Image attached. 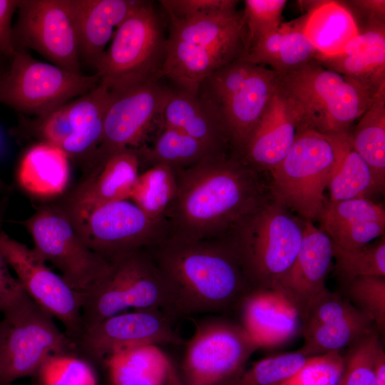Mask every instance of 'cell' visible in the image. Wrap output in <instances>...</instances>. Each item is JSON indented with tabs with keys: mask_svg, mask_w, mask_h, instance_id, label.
<instances>
[{
	"mask_svg": "<svg viewBox=\"0 0 385 385\" xmlns=\"http://www.w3.org/2000/svg\"><path fill=\"white\" fill-rule=\"evenodd\" d=\"M177 193L165 216L173 237L223 239L273 200L269 175L235 153L212 155L177 170Z\"/></svg>",
	"mask_w": 385,
	"mask_h": 385,
	"instance_id": "obj_1",
	"label": "cell"
},
{
	"mask_svg": "<svg viewBox=\"0 0 385 385\" xmlns=\"http://www.w3.org/2000/svg\"><path fill=\"white\" fill-rule=\"evenodd\" d=\"M145 249L166 284L178 318L240 307L253 290L240 257L225 239L168 235Z\"/></svg>",
	"mask_w": 385,
	"mask_h": 385,
	"instance_id": "obj_2",
	"label": "cell"
},
{
	"mask_svg": "<svg viewBox=\"0 0 385 385\" xmlns=\"http://www.w3.org/2000/svg\"><path fill=\"white\" fill-rule=\"evenodd\" d=\"M350 144L349 133L300 128L284 158L269 173L273 200L303 220H317L328 200L325 189Z\"/></svg>",
	"mask_w": 385,
	"mask_h": 385,
	"instance_id": "obj_3",
	"label": "cell"
},
{
	"mask_svg": "<svg viewBox=\"0 0 385 385\" xmlns=\"http://www.w3.org/2000/svg\"><path fill=\"white\" fill-rule=\"evenodd\" d=\"M277 74V85L293 102L302 128L324 134H349L375 96L316 60Z\"/></svg>",
	"mask_w": 385,
	"mask_h": 385,
	"instance_id": "obj_4",
	"label": "cell"
},
{
	"mask_svg": "<svg viewBox=\"0 0 385 385\" xmlns=\"http://www.w3.org/2000/svg\"><path fill=\"white\" fill-rule=\"evenodd\" d=\"M304 221L270 200L225 238L236 251L254 289H273L295 260Z\"/></svg>",
	"mask_w": 385,
	"mask_h": 385,
	"instance_id": "obj_5",
	"label": "cell"
},
{
	"mask_svg": "<svg viewBox=\"0 0 385 385\" xmlns=\"http://www.w3.org/2000/svg\"><path fill=\"white\" fill-rule=\"evenodd\" d=\"M109 263L107 272L82 294L84 329L130 309H158L178 319L166 284L145 248Z\"/></svg>",
	"mask_w": 385,
	"mask_h": 385,
	"instance_id": "obj_6",
	"label": "cell"
},
{
	"mask_svg": "<svg viewBox=\"0 0 385 385\" xmlns=\"http://www.w3.org/2000/svg\"><path fill=\"white\" fill-rule=\"evenodd\" d=\"M277 87L275 71L238 58L210 76L197 95L216 114L241 156Z\"/></svg>",
	"mask_w": 385,
	"mask_h": 385,
	"instance_id": "obj_7",
	"label": "cell"
},
{
	"mask_svg": "<svg viewBox=\"0 0 385 385\" xmlns=\"http://www.w3.org/2000/svg\"><path fill=\"white\" fill-rule=\"evenodd\" d=\"M166 42L152 4L141 1L115 29L96 68L100 81L111 92L158 81Z\"/></svg>",
	"mask_w": 385,
	"mask_h": 385,
	"instance_id": "obj_8",
	"label": "cell"
},
{
	"mask_svg": "<svg viewBox=\"0 0 385 385\" xmlns=\"http://www.w3.org/2000/svg\"><path fill=\"white\" fill-rule=\"evenodd\" d=\"M0 79V103L36 117L45 115L94 88L99 75L71 72L16 49Z\"/></svg>",
	"mask_w": 385,
	"mask_h": 385,
	"instance_id": "obj_9",
	"label": "cell"
},
{
	"mask_svg": "<svg viewBox=\"0 0 385 385\" xmlns=\"http://www.w3.org/2000/svg\"><path fill=\"white\" fill-rule=\"evenodd\" d=\"M3 315L6 332L0 356V385L35 376L51 356L75 353L73 342L59 330L53 317L27 294Z\"/></svg>",
	"mask_w": 385,
	"mask_h": 385,
	"instance_id": "obj_10",
	"label": "cell"
},
{
	"mask_svg": "<svg viewBox=\"0 0 385 385\" xmlns=\"http://www.w3.org/2000/svg\"><path fill=\"white\" fill-rule=\"evenodd\" d=\"M260 348L242 324L207 319L196 324L178 372L184 385H227Z\"/></svg>",
	"mask_w": 385,
	"mask_h": 385,
	"instance_id": "obj_11",
	"label": "cell"
},
{
	"mask_svg": "<svg viewBox=\"0 0 385 385\" xmlns=\"http://www.w3.org/2000/svg\"><path fill=\"white\" fill-rule=\"evenodd\" d=\"M19 223L32 237L36 253L57 268L77 292H86L108 270L109 262L88 247L71 219L56 203L40 207Z\"/></svg>",
	"mask_w": 385,
	"mask_h": 385,
	"instance_id": "obj_12",
	"label": "cell"
},
{
	"mask_svg": "<svg viewBox=\"0 0 385 385\" xmlns=\"http://www.w3.org/2000/svg\"><path fill=\"white\" fill-rule=\"evenodd\" d=\"M68 217L88 247L108 262L148 247L169 235L165 220L150 217L128 200L105 203Z\"/></svg>",
	"mask_w": 385,
	"mask_h": 385,
	"instance_id": "obj_13",
	"label": "cell"
},
{
	"mask_svg": "<svg viewBox=\"0 0 385 385\" xmlns=\"http://www.w3.org/2000/svg\"><path fill=\"white\" fill-rule=\"evenodd\" d=\"M170 92L158 81L111 92L101 141L82 165L83 175L98 168L118 152L141 148L154 123L162 118Z\"/></svg>",
	"mask_w": 385,
	"mask_h": 385,
	"instance_id": "obj_14",
	"label": "cell"
},
{
	"mask_svg": "<svg viewBox=\"0 0 385 385\" xmlns=\"http://www.w3.org/2000/svg\"><path fill=\"white\" fill-rule=\"evenodd\" d=\"M17 10L16 49L29 48L57 66L81 73L78 36L68 0H23Z\"/></svg>",
	"mask_w": 385,
	"mask_h": 385,
	"instance_id": "obj_15",
	"label": "cell"
},
{
	"mask_svg": "<svg viewBox=\"0 0 385 385\" xmlns=\"http://www.w3.org/2000/svg\"><path fill=\"white\" fill-rule=\"evenodd\" d=\"M0 247L26 294L59 320L73 342L84 327L81 319L82 293L53 272L34 250L0 228Z\"/></svg>",
	"mask_w": 385,
	"mask_h": 385,
	"instance_id": "obj_16",
	"label": "cell"
},
{
	"mask_svg": "<svg viewBox=\"0 0 385 385\" xmlns=\"http://www.w3.org/2000/svg\"><path fill=\"white\" fill-rule=\"evenodd\" d=\"M175 319L158 309L127 311L85 328L73 342L75 353L95 365L107 356L145 345L179 344Z\"/></svg>",
	"mask_w": 385,
	"mask_h": 385,
	"instance_id": "obj_17",
	"label": "cell"
},
{
	"mask_svg": "<svg viewBox=\"0 0 385 385\" xmlns=\"http://www.w3.org/2000/svg\"><path fill=\"white\" fill-rule=\"evenodd\" d=\"M301 322L304 343L299 351L309 357L340 351L376 329L346 297L327 288L313 299Z\"/></svg>",
	"mask_w": 385,
	"mask_h": 385,
	"instance_id": "obj_18",
	"label": "cell"
},
{
	"mask_svg": "<svg viewBox=\"0 0 385 385\" xmlns=\"http://www.w3.org/2000/svg\"><path fill=\"white\" fill-rule=\"evenodd\" d=\"M142 168L138 149H125L111 155L56 204L69 217L98 205L129 200Z\"/></svg>",
	"mask_w": 385,
	"mask_h": 385,
	"instance_id": "obj_19",
	"label": "cell"
},
{
	"mask_svg": "<svg viewBox=\"0 0 385 385\" xmlns=\"http://www.w3.org/2000/svg\"><path fill=\"white\" fill-rule=\"evenodd\" d=\"M333 262L332 242L313 221L304 220L302 239L295 260L274 287L303 318L313 299L325 289Z\"/></svg>",
	"mask_w": 385,
	"mask_h": 385,
	"instance_id": "obj_20",
	"label": "cell"
},
{
	"mask_svg": "<svg viewBox=\"0 0 385 385\" xmlns=\"http://www.w3.org/2000/svg\"><path fill=\"white\" fill-rule=\"evenodd\" d=\"M302 126L293 102L277 85L241 158L255 169L269 175L284 158Z\"/></svg>",
	"mask_w": 385,
	"mask_h": 385,
	"instance_id": "obj_21",
	"label": "cell"
},
{
	"mask_svg": "<svg viewBox=\"0 0 385 385\" xmlns=\"http://www.w3.org/2000/svg\"><path fill=\"white\" fill-rule=\"evenodd\" d=\"M327 68L356 82L372 94L385 84V23L367 25L337 55H316Z\"/></svg>",
	"mask_w": 385,
	"mask_h": 385,
	"instance_id": "obj_22",
	"label": "cell"
},
{
	"mask_svg": "<svg viewBox=\"0 0 385 385\" xmlns=\"http://www.w3.org/2000/svg\"><path fill=\"white\" fill-rule=\"evenodd\" d=\"M240 307L241 324L260 348L289 341L302 325L295 308L274 289L252 290Z\"/></svg>",
	"mask_w": 385,
	"mask_h": 385,
	"instance_id": "obj_23",
	"label": "cell"
},
{
	"mask_svg": "<svg viewBox=\"0 0 385 385\" xmlns=\"http://www.w3.org/2000/svg\"><path fill=\"white\" fill-rule=\"evenodd\" d=\"M317 220L332 243L344 248L361 247L384 236L385 210L367 198L328 200Z\"/></svg>",
	"mask_w": 385,
	"mask_h": 385,
	"instance_id": "obj_24",
	"label": "cell"
},
{
	"mask_svg": "<svg viewBox=\"0 0 385 385\" xmlns=\"http://www.w3.org/2000/svg\"><path fill=\"white\" fill-rule=\"evenodd\" d=\"M140 1L68 0L76 21L81 57L96 68L114 29Z\"/></svg>",
	"mask_w": 385,
	"mask_h": 385,
	"instance_id": "obj_25",
	"label": "cell"
},
{
	"mask_svg": "<svg viewBox=\"0 0 385 385\" xmlns=\"http://www.w3.org/2000/svg\"><path fill=\"white\" fill-rule=\"evenodd\" d=\"M70 175V159L66 153L53 145L37 142L22 153L14 178L27 195L49 200L65 193Z\"/></svg>",
	"mask_w": 385,
	"mask_h": 385,
	"instance_id": "obj_26",
	"label": "cell"
},
{
	"mask_svg": "<svg viewBox=\"0 0 385 385\" xmlns=\"http://www.w3.org/2000/svg\"><path fill=\"white\" fill-rule=\"evenodd\" d=\"M161 121L195 138L215 153H235L217 116L197 94L171 91Z\"/></svg>",
	"mask_w": 385,
	"mask_h": 385,
	"instance_id": "obj_27",
	"label": "cell"
},
{
	"mask_svg": "<svg viewBox=\"0 0 385 385\" xmlns=\"http://www.w3.org/2000/svg\"><path fill=\"white\" fill-rule=\"evenodd\" d=\"M238 58L229 51L168 37L161 75L172 80L180 90L197 95L210 76Z\"/></svg>",
	"mask_w": 385,
	"mask_h": 385,
	"instance_id": "obj_28",
	"label": "cell"
},
{
	"mask_svg": "<svg viewBox=\"0 0 385 385\" xmlns=\"http://www.w3.org/2000/svg\"><path fill=\"white\" fill-rule=\"evenodd\" d=\"M302 25L303 16L282 23L240 58L252 63L268 66L277 73L304 66L314 60L317 53L304 34Z\"/></svg>",
	"mask_w": 385,
	"mask_h": 385,
	"instance_id": "obj_29",
	"label": "cell"
},
{
	"mask_svg": "<svg viewBox=\"0 0 385 385\" xmlns=\"http://www.w3.org/2000/svg\"><path fill=\"white\" fill-rule=\"evenodd\" d=\"M111 96V91L100 81L90 91L68 102L73 130L61 148L70 160L79 161L83 165L96 150Z\"/></svg>",
	"mask_w": 385,
	"mask_h": 385,
	"instance_id": "obj_30",
	"label": "cell"
},
{
	"mask_svg": "<svg viewBox=\"0 0 385 385\" xmlns=\"http://www.w3.org/2000/svg\"><path fill=\"white\" fill-rule=\"evenodd\" d=\"M157 345L114 353L93 365L108 385H166L173 361Z\"/></svg>",
	"mask_w": 385,
	"mask_h": 385,
	"instance_id": "obj_31",
	"label": "cell"
},
{
	"mask_svg": "<svg viewBox=\"0 0 385 385\" xmlns=\"http://www.w3.org/2000/svg\"><path fill=\"white\" fill-rule=\"evenodd\" d=\"M302 29L317 55L325 56L342 53L358 34L354 17L341 1H316L303 16Z\"/></svg>",
	"mask_w": 385,
	"mask_h": 385,
	"instance_id": "obj_32",
	"label": "cell"
},
{
	"mask_svg": "<svg viewBox=\"0 0 385 385\" xmlns=\"http://www.w3.org/2000/svg\"><path fill=\"white\" fill-rule=\"evenodd\" d=\"M349 133L353 149L366 161L379 185H385V84Z\"/></svg>",
	"mask_w": 385,
	"mask_h": 385,
	"instance_id": "obj_33",
	"label": "cell"
},
{
	"mask_svg": "<svg viewBox=\"0 0 385 385\" xmlns=\"http://www.w3.org/2000/svg\"><path fill=\"white\" fill-rule=\"evenodd\" d=\"M142 168L158 164L175 170L192 166L217 153L202 143L173 127L162 124L161 130L150 148H138Z\"/></svg>",
	"mask_w": 385,
	"mask_h": 385,
	"instance_id": "obj_34",
	"label": "cell"
},
{
	"mask_svg": "<svg viewBox=\"0 0 385 385\" xmlns=\"http://www.w3.org/2000/svg\"><path fill=\"white\" fill-rule=\"evenodd\" d=\"M177 190V170L153 165L140 173L129 200L150 217L165 220Z\"/></svg>",
	"mask_w": 385,
	"mask_h": 385,
	"instance_id": "obj_35",
	"label": "cell"
},
{
	"mask_svg": "<svg viewBox=\"0 0 385 385\" xmlns=\"http://www.w3.org/2000/svg\"><path fill=\"white\" fill-rule=\"evenodd\" d=\"M327 188L329 201L367 198L382 192L366 161L350 146L346 151Z\"/></svg>",
	"mask_w": 385,
	"mask_h": 385,
	"instance_id": "obj_36",
	"label": "cell"
},
{
	"mask_svg": "<svg viewBox=\"0 0 385 385\" xmlns=\"http://www.w3.org/2000/svg\"><path fill=\"white\" fill-rule=\"evenodd\" d=\"M336 274L346 284L364 276L385 277V238L359 248H344L332 243Z\"/></svg>",
	"mask_w": 385,
	"mask_h": 385,
	"instance_id": "obj_37",
	"label": "cell"
},
{
	"mask_svg": "<svg viewBox=\"0 0 385 385\" xmlns=\"http://www.w3.org/2000/svg\"><path fill=\"white\" fill-rule=\"evenodd\" d=\"M34 377L41 385H98L96 368L75 353L50 356Z\"/></svg>",
	"mask_w": 385,
	"mask_h": 385,
	"instance_id": "obj_38",
	"label": "cell"
},
{
	"mask_svg": "<svg viewBox=\"0 0 385 385\" xmlns=\"http://www.w3.org/2000/svg\"><path fill=\"white\" fill-rule=\"evenodd\" d=\"M296 351L254 362L227 385H272L297 371L310 359Z\"/></svg>",
	"mask_w": 385,
	"mask_h": 385,
	"instance_id": "obj_39",
	"label": "cell"
},
{
	"mask_svg": "<svg viewBox=\"0 0 385 385\" xmlns=\"http://www.w3.org/2000/svg\"><path fill=\"white\" fill-rule=\"evenodd\" d=\"M381 344L377 329L349 346L338 385H376L375 357Z\"/></svg>",
	"mask_w": 385,
	"mask_h": 385,
	"instance_id": "obj_40",
	"label": "cell"
},
{
	"mask_svg": "<svg viewBox=\"0 0 385 385\" xmlns=\"http://www.w3.org/2000/svg\"><path fill=\"white\" fill-rule=\"evenodd\" d=\"M346 287V299L368 315L382 334L385 329V277H356Z\"/></svg>",
	"mask_w": 385,
	"mask_h": 385,
	"instance_id": "obj_41",
	"label": "cell"
},
{
	"mask_svg": "<svg viewBox=\"0 0 385 385\" xmlns=\"http://www.w3.org/2000/svg\"><path fill=\"white\" fill-rule=\"evenodd\" d=\"M287 2L286 0L244 1L242 18L246 31L245 52L279 26L282 23V12Z\"/></svg>",
	"mask_w": 385,
	"mask_h": 385,
	"instance_id": "obj_42",
	"label": "cell"
},
{
	"mask_svg": "<svg viewBox=\"0 0 385 385\" xmlns=\"http://www.w3.org/2000/svg\"><path fill=\"white\" fill-rule=\"evenodd\" d=\"M344 366L340 351L312 356L297 371L272 385H338Z\"/></svg>",
	"mask_w": 385,
	"mask_h": 385,
	"instance_id": "obj_43",
	"label": "cell"
},
{
	"mask_svg": "<svg viewBox=\"0 0 385 385\" xmlns=\"http://www.w3.org/2000/svg\"><path fill=\"white\" fill-rule=\"evenodd\" d=\"M233 0H162L170 22L236 8Z\"/></svg>",
	"mask_w": 385,
	"mask_h": 385,
	"instance_id": "obj_44",
	"label": "cell"
},
{
	"mask_svg": "<svg viewBox=\"0 0 385 385\" xmlns=\"http://www.w3.org/2000/svg\"><path fill=\"white\" fill-rule=\"evenodd\" d=\"M6 200L0 202V228ZM0 247V312L4 314L16 305L26 294L18 279L12 275Z\"/></svg>",
	"mask_w": 385,
	"mask_h": 385,
	"instance_id": "obj_45",
	"label": "cell"
},
{
	"mask_svg": "<svg viewBox=\"0 0 385 385\" xmlns=\"http://www.w3.org/2000/svg\"><path fill=\"white\" fill-rule=\"evenodd\" d=\"M354 17L358 30L367 25L385 23L384 0L341 1Z\"/></svg>",
	"mask_w": 385,
	"mask_h": 385,
	"instance_id": "obj_46",
	"label": "cell"
},
{
	"mask_svg": "<svg viewBox=\"0 0 385 385\" xmlns=\"http://www.w3.org/2000/svg\"><path fill=\"white\" fill-rule=\"evenodd\" d=\"M19 1L0 0V56L11 58L16 51L13 41L11 20Z\"/></svg>",
	"mask_w": 385,
	"mask_h": 385,
	"instance_id": "obj_47",
	"label": "cell"
},
{
	"mask_svg": "<svg viewBox=\"0 0 385 385\" xmlns=\"http://www.w3.org/2000/svg\"><path fill=\"white\" fill-rule=\"evenodd\" d=\"M374 369L376 385H385V353L382 344L379 346L376 354Z\"/></svg>",
	"mask_w": 385,
	"mask_h": 385,
	"instance_id": "obj_48",
	"label": "cell"
},
{
	"mask_svg": "<svg viewBox=\"0 0 385 385\" xmlns=\"http://www.w3.org/2000/svg\"><path fill=\"white\" fill-rule=\"evenodd\" d=\"M166 385H184L177 367L172 364Z\"/></svg>",
	"mask_w": 385,
	"mask_h": 385,
	"instance_id": "obj_49",
	"label": "cell"
},
{
	"mask_svg": "<svg viewBox=\"0 0 385 385\" xmlns=\"http://www.w3.org/2000/svg\"><path fill=\"white\" fill-rule=\"evenodd\" d=\"M6 332V325L4 319L0 321V356L2 350L4 341L5 339Z\"/></svg>",
	"mask_w": 385,
	"mask_h": 385,
	"instance_id": "obj_50",
	"label": "cell"
},
{
	"mask_svg": "<svg viewBox=\"0 0 385 385\" xmlns=\"http://www.w3.org/2000/svg\"><path fill=\"white\" fill-rule=\"evenodd\" d=\"M2 71H0V79L2 75ZM9 190V188L6 185L0 178V192H7Z\"/></svg>",
	"mask_w": 385,
	"mask_h": 385,
	"instance_id": "obj_51",
	"label": "cell"
},
{
	"mask_svg": "<svg viewBox=\"0 0 385 385\" xmlns=\"http://www.w3.org/2000/svg\"><path fill=\"white\" fill-rule=\"evenodd\" d=\"M31 385H41L38 380L35 377H32V384Z\"/></svg>",
	"mask_w": 385,
	"mask_h": 385,
	"instance_id": "obj_52",
	"label": "cell"
}]
</instances>
